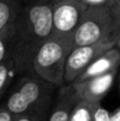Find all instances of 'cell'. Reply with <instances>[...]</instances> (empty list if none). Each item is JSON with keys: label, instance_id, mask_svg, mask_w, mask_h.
<instances>
[{"label": "cell", "instance_id": "6", "mask_svg": "<svg viewBox=\"0 0 120 121\" xmlns=\"http://www.w3.org/2000/svg\"><path fill=\"white\" fill-rule=\"evenodd\" d=\"M114 47L113 42H104V43H94L87 46L73 47L67 56L65 65V74L64 80L66 85L76 81L82 72L102 53Z\"/></svg>", "mask_w": 120, "mask_h": 121}, {"label": "cell", "instance_id": "3", "mask_svg": "<svg viewBox=\"0 0 120 121\" xmlns=\"http://www.w3.org/2000/svg\"><path fill=\"white\" fill-rule=\"evenodd\" d=\"M118 6L87 7L74 32L73 47L113 42L118 22Z\"/></svg>", "mask_w": 120, "mask_h": 121}, {"label": "cell", "instance_id": "7", "mask_svg": "<svg viewBox=\"0 0 120 121\" xmlns=\"http://www.w3.org/2000/svg\"><path fill=\"white\" fill-rule=\"evenodd\" d=\"M117 75L118 71H113L100 77H95L81 82H73L70 85L73 86L79 100L91 104H101V100L113 87Z\"/></svg>", "mask_w": 120, "mask_h": 121}, {"label": "cell", "instance_id": "19", "mask_svg": "<svg viewBox=\"0 0 120 121\" xmlns=\"http://www.w3.org/2000/svg\"><path fill=\"white\" fill-rule=\"evenodd\" d=\"M110 121H120V106L110 113Z\"/></svg>", "mask_w": 120, "mask_h": 121}, {"label": "cell", "instance_id": "4", "mask_svg": "<svg viewBox=\"0 0 120 121\" xmlns=\"http://www.w3.org/2000/svg\"><path fill=\"white\" fill-rule=\"evenodd\" d=\"M72 48L73 40L59 39L51 35L34 55L32 62L33 72L57 88L62 87L66 85L64 80L65 65Z\"/></svg>", "mask_w": 120, "mask_h": 121}, {"label": "cell", "instance_id": "2", "mask_svg": "<svg viewBox=\"0 0 120 121\" xmlns=\"http://www.w3.org/2000/svg\"><path fill=\"white\" fill-rule=\"evenodd\" d=\"M57 87L34 72L18 74L0 102L13 117L51 106Z\"/></svg>", "mask_w": 120, "mask_h": 121}, {"label": "cell", "instance_id": "13", "mask_svg": "<svg viewBox=\"0 0 120 121\" xmlns=\"http://www.w3.org/2000/svg\"><path fill=\"white\" fill-rule=\"evenodd\" d=\"M51 106H46L42 108H38L31 112H27L25 114L14 117L13 121H46L48 117V112H49Z\"/></svg>", "mask_w": 120, "mask_h": 121}, {"label": "cell", "instance_id": "17", "mask_svg": "<svg viewBox=\"0 0 120 121\" xmlns=\"http://www.w3.org/2000/svg\"><path fill=\"white\" fill-rule=\"evenodd\" d=\"M118 12V22H117V30H116V38H114V47L118 49L120 54V6L117 7Z\"/></svg>", "mask_w": 120, "mask_h": 121}, {"label": "cell", "instance_id": "9", "mask_svg": "<svg viewBox=\"0 0 120 121\" xmlns=\"http://www.w3.org/2000/svg\"><path fill=\"white\" fill-rule=\"evenodd\" d=\"M120 67V54L116 47L106 51L105 53L100 54L80 75L79 78L73 82H81L88 80L95 77H100L107 74L113 71H119ZM72 82V83H73Z\"/></svg>", "mask_w": 120, "mask_h": 121}, {"label": "cell", "instance_id": "12", "mask_svg": "<svg viewBox=\"0 0 120 121\" xmlns=\"http://www.w3.org/2000/svg\"><path fill=\"white\" fill-rule=\"evenodd\" d=\"M100 104H91L79 100L74 106L68 121H93L97 106Z\"/></svg>", "mask_w": 120, "mask_h": 121}, {"label": "cell", "instance_id": "15", "mask_svg": "<svg viewBox=\"0 0 120 121\" xmlns=\"http://www.w3.org/2000/svg\"><path fill=\"white\" fill-rule=\"evenodd\" d=\"M93 121H110V112L106 108H104L101 104L98 105L95 108Z\"/></svg>", "mask_w": 120, "mask_h": 121}, {"label": "cell", "instance_id": "14", "mask_svg": "<svg viewBox=\"0 0 120 121\" xmlns=\"http://www.w3.org/2000/svg\"><path fill=\"white\" fill-rule=\"evenodd\" d=\"M13 26V25H12ZM12 26L0 32V62L9 59V49H11V35H12Z\"/></svg>", "mask_w": 120, "mask_h": 121}, {"label": "cell", "instance_id": "18", "mask_svg": "<svg viewBox=\"0 0 120 121\" xmlns=\"http://www.w3.org/2000/svg\"><path fill=\"white\" fill-rule=\"evenodd\" d=\"M14 117L0 104V121H13Z\"/></svg>", "mask_w": 120, "mask_h": 121}, {"label": "cell", "instance_id": "10", "mask_svg": "<svg viewBox=\"0 0 120 121\" xmlns=\"http://www.w3.org/2000/svg\"><path fill=\"white\" fill-rule=\"evenodd\" d=\"M21 7L19 0H0V32L13 25Z\"/></svg>", "mask_w": 120, "mask_h": 121}, {"label": "cell", "instance_id": "21", "mask_svg": "<svg viewBox=\"0 0 120 121\" xmlns=\"http://www.w3.org/2000/svg\"><path fill=\"white\" fill-rule=\"evenodd\" d=\"M118 91H119V94H120V72L118 74Z\"/></svg>", "mask_w": 120, "mask_h": 121}, {"label": "cell", "instance_id": "8", "mask_svg": "<svg viewBox=\"0 0 120 121\" xmlns=\"http://www.w3.org/2000/svg\"><path fill=\"white\" fill-rule=\"evenodd\" d=\"M78 101V95L72 85L57 88L46 121H68Z\"/></svg>", "mask_w": 120, "mask_h": 121}, {"label": "cell", "instance_id": "16", "mask_svg": "<svg viewBox=\"0 0 120 121\" xmlns=\"http://www.w3.org/2000/svg\"><path fill=\"white\" fill-rule=\"evenodd\" d=\"M87 7H98V6H116L114 0H79Z\"/></svg>", "mask_w": 120, "mask_h": 121}, {"label": "cell", "instance_id": "1", "mask_svg": "<svg viewBox=\"0 0 120 121\" xmlns=\"http://www.w3.org/2000/svg\"><path fill=\"white\" fill-rule=\"evenodd\" d=\"M51 34L52 13L49 0L21 7L12 26L9 49V56L18 74L33 72L34 55Z\"/></svg>", "mask_w": 120, "mask_h": 121}, {"label": "cell", "instance_id": "5", "mask_svg": "<svg viewBox=\"0 0 120 121\" xmlns=\"http://www.w3.org/2000/svg\"><path fill=\"white\" fill-rule=\"evenodd\" d=\"M52 13V37L73 40L87 6L79 0H49Z\"/></svg>", "mask_w": 120, "mask_h": 121}, {"label": "cell", "instance_id": "20", "mask_svg": "<svg viewBox=\"0 0 120 121\" xmlns=\"http://www.w3.org/2000/svg\"><path fill=\"white\" fill-rule=\"evenodd\" d=\"M46 0H19V2L21 4V6H27V5H33V4H38V2H42Z\"/></svg>", "mask_w": 120, "mask_h": 121}, {"label": "cell", "instance_id": "11", "mask_svg": "<svg viewBox=\"0 0 120 121\" xmlns=\"http://www.w3.org/2000/svg\"><path fill=\"white\" fill-rule=\"evenodd\" d=\"M17 75L18 73L11 58L4 62H0V102L2 101L4 96L6 95L9 86L17 78Z\"/></svg>", "mask_w": 120, "mask_h": 121}, {"label": "cell", "instance_id": "22", "mask_svg": "<svg viewBox=\"0 0 120 121\" xmlns=\"http://www.w3.org/2000/svg\"><path fill=\"white\" fill-rule=\"evenodd\" d=\"M114 4L116 6H120V0H114Z\"/></svg>", "mask_w": 120, "mask_h": 121}]
</instances>
